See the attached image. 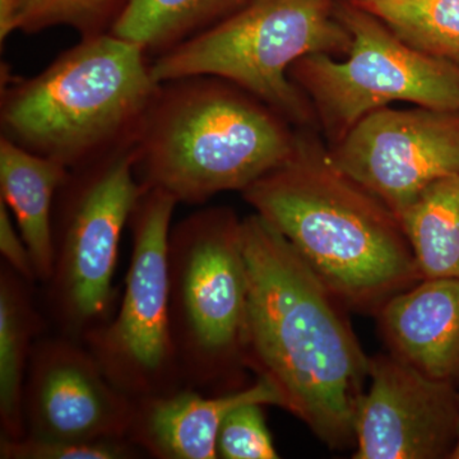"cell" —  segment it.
<instances>
[{
    "label": "cell",
    "mask_w": 459,
    "mask_h": 459,
    "mask_svg": "<svg viewBox=\"0 0 459 459\" xmlns=\"http://www.w3.org/2000/svg\"><path fill=\"white\" fill-rule=\"evenodd\" d=\"M340 0H247L219 25L155 57L157 82L216 75L252 93L296 129L318 128L312 104L290 69L312 54L344 57L351 33L338 18Z\"/></svg>",
    "instance_id": "8992f818"
},
{
    "label": "cell",
    "mask_w": 459,
    "mask_h": 459,
    "mask_svg": "<svg viewBox=\"0 0 459 459\" xmlns=\"http://www.w3.org/2000/svg\"><path fill=\"white\" fill-rule=\"evenodd\" d=\"M159 86L140 45L81 39L41 74L5 77L2 137L72 170L134 146Z\"/></svg>",
    "instance_id": "277c9868"
},
{
    "label": "cell",
    "mask_w": 459,
    "mask_h": 459,
    "mask_svg": "<svg viewBox=\"0 0 459 459\" xmlns=\"http://www.w3.org/2000/svg\"><path fill=\"white\" fill-rule=\"evenodd\" d=\"M131 413V398L108 379L83 342L59 333L36 341L23 389L26 434L74 440L126 437Z\"/></svg>",
    "instance_id": "7c38bea8"
},
{
    "label": "cell",
    "mask_w": 459,
    "mask_h": 459,
    "mask_svg": "<svg viewBox=\"0 0 459 459\" xmlns=\"http://www.w3.org/2000/svg\"><path fill=\"white\" fill-rule=\"evenodd\" d=\"M247 0H126L111 33L155 57L219 25Z\"/></svg>",
    "instance_id": "e0dca14e"
},
{
    "label": "cell",
    "mask_w": 459,
    "mask_h": 459,
    "mask_svg": "<svg viewBox=\"0 0 459 459\" xmlns=\"http://www.w3.org/2000/svg\"><path fill=\"white\" fill-rule=\"evenodd\" d=\"M359 401L353 459H449L459 435L457 385L391 353L370 358Z\"/></svg>",
    "instance_id": "8fae6325"
},
{
    "label": "cell",
    "mask_w": 459,
    "mask_h": 459,
    "mask_svg": "<svg viewBox=\"0 0 459 459\" xmlns=\"http://www.w3.org/2000/svg\"><path fill=\"white\" fill-rule=\"evenodd\" d=\"M68 169L0 137V201L14 214L38 283L53 273V207Z\"/></svg>",
    "instance_id": "9a60e30c"
},
{
    "label": "cell",
    "mask_w": 459,
    "mask_h": 459,
    "mask_svg": "<svg viewBox=\"0 0 459 459\" xmlns=\"http://www.w3.org/2000/svg\"><path fill=\"white\" fill-rule=\"evenodd\" d=\"M144 455L128 437L74 440L29 434L16 440L0 437L2 459H137Z\"/></svg>",
    "instance_id": "44dd1931"
},
{
    "label": "cell",
    "mask_w": 459,
    "mask_h": 459,
    "mask_svg": "<svg viewBox=\"0 0 459 459\" xmlns=\"http://www.w3.org/2000/svg\"><path fill=\"white\" fill-rule=\"evenodd\" d=\"M126 0H21L16 31L39 33L53 27H71L81 39L108 33Z\"/></svg>",
    "instance_id": "ffe728a7"
},
{
    "label": "cell",
    "mask_w": 459,
    "mask_h": 459,
    "mask_svg": "<svg viewBox=\"0 0 459 459\" xmlns=\"http://www.w3.org/2000/svg\"><path fill=\"white\" fill-rule=\"evenodd\" d=\"M313 131L296 129L291 155L241 195L347 309L376 316L422 280L418 263L397 214L338 170Z\"/></svg>",
    "instance_id": "7a4b0ae2"
},
{
    "label": "cell",
    "mask_w": 459,
    "mask_h": 459,
    "mask_svg": "<svg viewBox=\"0 0 459 459\" xmlns=\"http://www.w3.org/2000/svg\"><path fill=\"white\" fill-rule=\"evenodd\" d=\"M249 279L244 361L277 392L281 409L331 449L355 446L370 358L347 307L295 247L255 212L243 219Z\"/></svg>",
    "instance_id": "6da1fadb"
},
{
    "label": "cell",
    "mask_w": 459,
    "mask_h": 459,
    "mask_svg": "<svg viewBox=\"0 0 459 459\" xmlns=\"http://www.w3.org/2000/svg\"><path fill=\"white\" fill-rule=\"evenodd\" d=\"M262 407L259 403H247L230 411L217 435V458H280Z\"/></svg>",
    "instance_id": "7402d4cb"
},
{
    "label": "cell",
    "mask_w": 459,
    "mask_h": 459,
    "mask_svg": "<svg viewBox=\"0 0 459 459\" xmlns=\"http://www.w3.org/2000/svg\"><path fill=\"white\" fill-rule=\"evenodd\" d=\"M389 353L420 373L459 382V279H424L377 314Z\"/></svg>",
    "instance_id": "5bb4252c"
},
{
    "label": "cell",
    "mask_w": 459,
    "mask_h": 459,
    "mask_svg": "<svg viewBox=\"0 0 459 459\" xmlns=\"http://www.w3.org/2000/svg\"><path fill=\"white\" fill-rule=\"evenodd\" d=\"M36 283L0 263V437H25L23 389L36 341L48 318L36 301Z\"/></svg>",
    "instance_id": "2e32d148"
},
{
    "label": "cell",
    "mask_w": 459,
    "mask_h": 459,
    "mask_svg": "<svg viewBox=\"0 0 459 459\" xmlns=\"http://www.w3.org/2000/svg\"><path fill=\"white\" fill-rule=\"evenodd\" d=\"M142 190L134 146L66 175L53 207V273L42 286L56 333L83 342L114 316L120 240Z\"/></svg>",
    "instance_id": "52a82bcc"
},
{
    "label": "cell",
    "mask_w": 459,
    "mask_h": 459,
    "mask_svg": "<svg viewBox=\"0 0 459 459\" xmlns=\"http://www.w3.org/2000/svg\"><path fill=\"white\" fill-rule=\"evenodd\" d=\"M21 0H0V42L7 41L16 31V16Z\"/></svg>",
    "instance_id": "cb8c5ba5"
},
{
    "label": "cell",
    "mask_w": 459,
    "mask_h": 459,
    "mask_svg": "<svg viewBox=\"0 0 459 459\" xmlns=\"http://www.w3.org/2000/svg\"><path fill=\"white\" fill-rule=\"evenodd\" d=\"M247 403L281 407L277 392L258 377L229 394H205L184 386L171 394L132 400L126 437L148 457L216 459L223 419Z\"/></svg>",
    "instance_id": "4fadbf2b"
},
{
    "label": "cell",
    "mask_w": 459,
    "mask_h": 459,
    "mask_svg": "<svg viewBox=\"0 0 459 459\" xmlns=\"http://www.w3.org/2000/svg\"><path fill=\"white\" fill-rule=\"evenodd\" d=\"M296 128L216 75L160 83L134 143L135 177L178 204L244 192L291 155Z\"/></svg>",
    "instance_id": "3957f363"
},
{
    "label": "cell",
    "mask_w": 459,
    "mask_h": 459,
    "mask_svg": "<svg viewBox=\"0 0 459 459\" xmlns=\"http://www.w3.org/2000/svg\"><path fill=\"white\" fill-rule=\"evenodd\" d=\"M169 299L184 385L205 394L247 386L249 279L243 219L230 207L195 211L172 226Z\"/></svg>",
    "instance_id": "5b68a950"
},
{
    "label": "cell",
    "mask_w": 459,
    "mask_h": 459,
    "mask_svg": "<svg viewBox=\"0 0 459 459\" xmlns=\"http://www.w3.org/2000/svg\"><path fill=\"white\" fill-rule=\"evenodd\" d=\"M402 41L459 66V0H350Z\"/></svg>",
    "instance_id": "d6986e66"
},
{
    "label": "cell",
    "mask_w": 459,
    "mask_h": 459,
    "mask_svg": "<svg viewBox=\"0 0 459 459\" xmlns=\"http://www.w3.org/2000/svg\"><path fill=\"white\" fill-rule=\"evenodd\" d=\"M17 229L12 221L7 204L0 201V255H2V262L8 264L23 279L32 283H38L29 247H27L20 230Z\"/></svg>",
    "instance_id": "603a6c76"
},
{
    "label": "cell",
    "mask_w": 459,
    "mask_h": 459,
    "mask_svg": "<svg viewBox=\"0 0 459 459\" xmlns=\"http://www.w3.org/2000/svg\"><path fill=\"white\" fill-rule=\"evenodd\" d=\"M328 152L398 217L435 181L459 175V110L382 108Z\"/></svg>",
    "instance_id": "30bf717a"
},
{
    "label": "cell",
    "mask_w": 459,
    "mask_h": 459,
    "mask_svg": "<svg viewBox=\"0 0 459 459\" xmlns=\"http://www.w3.org/2000/svg\"><path fill=\"white\" fill-rule=\"evenodd\" d=\"M398 219L422 280L459 279V175L435 181Z\"/></svg>",
    "instance_id": "ac0fdd59"
},
{
    "label": "cell",
    "mask_w": 459,
    "mask_h": 459,
    "mask_svg": "<svg viewBox=\"0 0 459 459\" xmlns=\"http://www.w3.org/2000/svg\"><path fill=\"white\" fill-rule=\"evenodd\" d=\"M177 204L164 190H142L128 223L131 264L117 312L83 340L108 379L131 400L171 394L186 386L169 299L168 243Z\"/></svg>",
    "instance_id": "9c48e42d"
},
{
    "label": "cell",
    "mask_w": 459,
    "mask_h": 459,
    "mask_svg": "<svg viewBox=\"0 0 459 459\" xmlns=\"http://www.w3.org/2000/svg\"><path fill=\"white\" fill-rule=\"evenodd\" d=\"M449 459H459V435H458L457 443H455V449H453L451 458H449Z\"/></svg>",
    "instance_id": "d4e9b609"
},
{
    "label": "cell",
    "mask_w": 459,
    "mask_h": 459,
    "mask_svg": "<svg viewBox=\"0 0 459 459\" xmlns=\"http://www.w3.org/2000/svg\"><path fill=\"white\" fill-rule=\"evenodd\" d=\"M337 14L351 33L350 53L343 59L301 57L289 74L312 104L328 146L362 117L394 102L459 110L458 65L410 47L350 0H340Z\"/></svg>",
    "instance_id": "ba28073f"
}]
</instances>
